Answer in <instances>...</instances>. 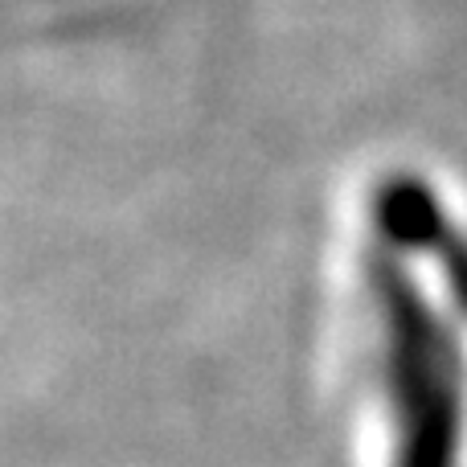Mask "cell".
<instances>
[{
  "label": "cell",
  "mask_w": 467,
  "mask_h": 467,
  "mask_svg": "<svg viewBox=\"0 0 467 467\" xmlns=\"http://www.w3.org/2000/svg\"><path fill=\"white\" fill-rule=\"evenodd\" d=\"M373 226L394 250H422L435 258L447 296L467 316V234L447 218L439 193L414 172H389L373 189Z\"/></svg>",
  "instance_id": "cell-1"
}]
</instances>
